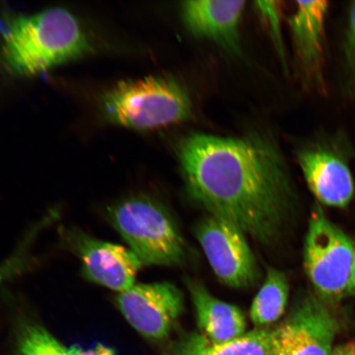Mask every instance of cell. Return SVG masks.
Returning <instances> with one entry per match:
<instances>
[{
  "mask_svg": "<svg viewBox=\"0 0 355 355\" xmlns=\"http://www.w3.org/2000/svg\"><path fill=\"white\" fill-rule=\"evenodd\" d=\"M103 101L111 121L135 130L172 125L187 121L193 114L187 92L165 77L119 83L106 93Z\"/></svg>",
  "mask_w": 355,
  "mask_h": 355,
  "instance_id": "cell-3",
  "label": "cell"
},
{
  "mask_svg": "<svg viewBox=\"0 0 355 355\" xmlns=\"http://www.w3.org/2000/svg\"><path fill=\"white\" fill-rule=\"evenodd\" d=\"M298 161L311 192L319 202L343 208L352 201L353 176L340 155L325 146H313L301 150Z\"/></svg>",
  "mask_w": 355,
  "mask_h": 355,
  "instance_id": "cell-10",
  "label": "cell"
},
{
  "mask_svg": "<svg viewBox=\"0 0 355 355\" xmlns=\"http://www.w3.org/2000/svg\"><path fill=\"white\" fill-rule=\"evenodd\" d=\"M245 1L197 0L182 3V17L190 33L241 54L239 24Z\"/></svg>",
  "mask_w": 355,
  "mask_h": 355,
  "instance_id": "cell-11",
  "label": "cell"
},
{
  "mask_svg": "<svg viewBox=\"0 0 355 355\" xmlns=\"http://www.w3.org/2000/svg\"><path fill=\"white\" fill-rule=\"evenodd\" d=\"M338 331V322L323 301L305 296L272 330L270 355H332Z\"/></svg>",
  "mask_w": 355,
  "mask_h": 355,
  "instance_id": "cell-7",
  "label": "cell"
},
{
  "mask_svg": "<svg viewBox=\"0 0 355 355\" xmlns=\"http://www.w3.org/2000/svg\"><path fill=\"white\" fill-rule=\"evenodd\" d=\"M290 286L286 275L276 268H269L250 309V318L257 327L276 322L287 308Z\"/></svg>",
  "mask_w": 355,
  "mask_h": 355,
  "instance_id": "cell-15",
  "label": "cell"
},
{
  "mask_svg": "<svg viewBox=\"0 0 355 355\" xmlns=\"http://www.w3.org/2000/svg\"><path fill=\"white\" fill-rule=\"evenodd\" d=\"M65 239L81 259L84 277L89 281L119 294L135 285L137 275L143 264L130 248L101 241L75 229L68 230Z\"/></svg>",
  "mask_w": 355,
  "mask_h": 355,
  "instance_id": "cell-9",
  "label": "cell"
},
{
  "mask_svg": "<svg viewBox=\"0 0 355 355\" xmlns=\"http://www.w3.org/2000/svg\"><path fill=\"white\" fill-rule=\"evenodd\" d=\"M69 355H115L113 349L102 344H97L91 349H83L79 345H73L69 348Z\"/></svg>",
  "mask_w": 355,
  "mask_h": 355,
  "instance_id": "cell-20",
  "label": "cell"
},
{
  "mask_svg": "<svg viewBox=\"0 0 355 355\" xmlns=\"http://www.w3.org/2000/svg\"><path fill=\"white\" fill-rule=\"evenodd\" d=\"M329 3L324 0L297 1L290 25L302 68L306 76L323 86L324 40Z\"/></svg>",
  "mask_w": 355,
  "mask_h": 355,
  "instance_id": "cell-12",
  "label": "cell"
},
{
  "mask_svg": "<svg viewBox=\"0 0 355 355\" xmlns=\"http://www.w3.org/2000/svg\"><path fill=\"white\" fill-rule=\"evenodd\" d=\"M346 65L352 85L355 90V2L350 6L347 33L345 42Z\"/></svg>",
  "mask_w": 355,
  "mask_h": 355,
  "instance_id": "cell-18",
  "label": "cell"
},
{
  "mask_svg": "<svg viewBox=\"0 0 355 355\" xmlns=\"http://www.w3.org/2000/svg\"><path fill=\"white\" fill-rule=\"evenodd\" d=\"M93 50L81 21L64 8L8 17L0 25V68L13 77L37 76Z\"/></svg>",
  "mask_w": 355,
  "mask_h": 355,
  "instance_id": "cell-2",
  "label": "cell"
},
{
  "mask_svg": "<svg viewBox=\"0 0 355 355\" xmlns=\"http://www.w3.org/2000/svg\"><path fill=\"white\" fill-rule=\"evenodd\" d=\"M19 355H69V348L39 324L24 321L17 331Z\"/></svg>",
  "mask_w": 355,
  "mask_h": 355,
  "instance_id": "cell-16",
  "label": "cell"
},
{
  "mask_svg": "<svg viewBox=\"0 0 355 355\" xmlns=\"http://www.w3.org/2000/svg\"><path fill=\"white\" fill-rule=\"evenodd\" d=\"M272 330L257 329L226 343H215L193 333L177 344L171 355H270Z\"/></svg>",
  "mask_w": 355,
  "mask_h": 355,
  "instance_id": "cell-14",
  "label": "cell"
},
{
  "mask_svg": "<svg viewBox=\"0 0 355 355\" xmlns=\"http://www.w3.org/2000/svg\"><path fill=\"white\" fill-rule=\"evenodd\" d=\"M186 283L204 336L220 343L245 334L247 322L241 309L217 299L201 282L189 279Z\"/></svg>",
  "mask_w": 355,
  "mask_h": 355,
  "instance_id": "cell-13",
  "label": "cell"
},
{
  "mask_svg": "<svg viewBox=\"0 0 355 355\" xmlns=\"http://www.w3.org/2000/svg\"><path fill=\"white\" fill-rule=\"evenodd\" d=\"M355 243L319 206L310 216L304 264L318 298L336 302L349 294Z\"/></svg>",
  "mask_w": 355,
  "mask_h": 355,
  "instance_id": "cell-5",
  "label": "cell"
},
{
  "mask_svg": "<svg viewBox=\"0 0 355 355\" xmlns=\"http://www.w3.org/2000/svg\"><path fill=\"white\" fill-rule=\"evenodd\" d=\"M349 293V294L355 295V250H354V261H353L352 279H350Z\"/></svg>",
  "mask_w": 355,
  "mask_h": 355,
  "instance_id": "cell-22",
  "label": "cell"
},
{
  "mask_svg": "<svg viewBox=\"0 0 355 355\" xmlns=\"http://www.w3.org/2000/svg\"><path fill=\"white\" fill-rule=\"evenodd\" d=\"M126 321L145 338L159 340L170 335L184 310V296L170 282L135 284L116 298Z\"/></svg>",
  "mask_w": 355,
  "mask_h": 355,
  "instance_id": "cell-8",
  "label": "cell"
},
{
  "mask_svg": "<svg viewBox=\"0 0 355 355\" xmlns=\"http://www.w3.org/2000/svg\"><path fill=\"white\" fill-rule=\"evenodd\" d=\"M257 10H259L260 15L266 21V25L269 26L270 34L277 48L279 58H281L283 64H285L286 57L285 51L282 43V32H281V10L278 6V2L274 1H260L257 2Z\"/></svg>",
  "mask_w": 355,
  "mask_h": 355,
  "instance_id": "cell-17",
  "label": "cell"
},
{
  "mask_svg": "<svg viewBox=\"0 0 355 355\" xmlns=\"http://www.w3.org/2000/svg\"><path fill=\"white\" fill-rule=\"evenodd\" d=\"M332 355H355V343L337 346Z\"/></svg>",
  "mask_w": 355,
  "mask_h": 355,
  "instance_id": "cell-21",
  "label": "cell"
},
{
  "mask_svg": "<svg viewBox=\"0 0 355 355\" xmlns=\"http://www.w3.org/2000/svg\"><path fill=\"white\" fill-rule=\"evenodd\" d=\"M109 218L128 248L148 266L183 263L186 244L165 207L146 197H132L111 206Z\"/></svg>",
  "mask_w": 355,
  "mask_h": 355,
  "instance_id": "cell-4",
  "label": "cell"
},
{
  "mask_svg": "<svg viewBox=\"0 0 355 355\" xmlns=\"http://www.w3.org/2000/svg\"><path fill=\"white\" fill-rule=\"evenodd\" d=\"M26 245H28V243H26L25 247L24 245L19 247L15 254L6 260V263L0 266V282L6 281L8 278L11 277L12 275L19 272L22 268V266L26 263Z\"/></svg>",
  "mask_w": 355,
  "mask_h": 355,
  "instance_id": "cell-19",
  "label": "cell"
},
{
  "mask_svg": "<svg viewBox=\"0 0 355 355\" xmlns=\"http://www.w3.org/2000/svg\"><path fill=\"white\" fill-rule=\"evenodd\" d=\"M179 161L190 196L263 243L282 227L291 185L276 146L244 139L193 133L181 141Z\"/></svg>",
  "mask_w": 355,
  "mask_h": 355,
  "instance_id": "cell-1",
  "label": "cell"
},
{
  "mask_svg": "<svg viewBox=\"0 0 355 355\" xmlns=\"http://www.w3.org/2000/svg\"><path fill=\"white\" fill-rule=\"evenodd\" d=\"M195 233L213 272L225 285L246 288L259 278L245 234L232 222L209 214L198 222Z\"/></svg>",
  "mask_w": 355,
  "mask_h": 355,
  "instance_id": "cell-6",
  "label": "cell"
}]
</instances>
